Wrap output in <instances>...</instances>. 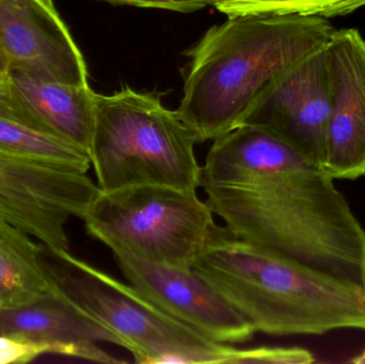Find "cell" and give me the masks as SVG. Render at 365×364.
Returning a JSON list of instances; mask_svg holds the SVG:
<instances>
[{"instance_id": "10", "label": "cell", "mask_w": 365, "mask_h": 364, "mask_svg": "<svg viewBox=\"0 0 365 364\" xmlns=\"http://www.w3.org/2000/svg\"><path fill=\"white\" fill-rule=\"evenodd\" d=\"M329 120L323 170L334 180L365 177V40L336 30L327 45Z\"/></svg>"}, {"instance_id": "18", "label": "cell", "mask_w": 365, "mask_h": 364, "mask_svg": "<svg viewBox=\"0 0 365 364\" xmlns=\"http://www.w3.org/2000/svg\"><path fill=\"white\" fill-rule=\"evenodd\" d=\"M115 6H134L189 13L210 6L214 0H98Z\"/></svg>"}, {"instance_id": "8", "label": "cell", "mask_w": 365, "mask_h": 364, "mask_svg": "<svg viewBox=\"0 0 365 364\" xmlns=\"http://www.w3.org/2000/svg\"><path fill=\"white\" fill-rule=\"evenodd\" d=\"M326 48L315 51L283 75L240 124L269 132L319 169L325 162L330 109Z\"/></svg>"}, {"instance_id": "11", "label": "cell", "mask_w": 365, "mask_h": 364, "mask_svg": "<svg viewBox=\"0 0 365 364\" xmlns=\"http://www.w3.org/2000/svg\"><path fill=\"white\" fill-rule=\"evenodd\" d=\"M0 46L10 61L32 76L88 85L85 59L56 9L40 0H0Z\"/></svg>"}, {"instance_id": "13", "label": "cell", "mask_w": 365, "mask_h": 364, "mask_svg": "<svg viewBox=\"0 0 365 364\" xmlns=\"http://www.w3.org/2000/svg\"><path fill=\"white\" fill-rule=\"evenodd\" d=\"M2 83L17 121L89 154L96 95L89 85L46 80L19 68H9Z\"/></svg>"}, {"instance_id": "14", "label": "cell", "mask_w": 365, "mask_h": 364, "mask_svg": "<svg viewBox=\"0 0 365 364\" xmlns=\"http://www.w3.org/2000/svg\"><path fill=\"white\" fill-rule=\"evenodd\" d=\"M40 245L0 219V309L34 303L51 292L40 262Z\"/></svg>"}, {"instance_id": "19", "label": "cell", "mask_w": 365, "mask_h": 364, "mask_svg": "<svg viewBox=\"0 0 365 364\" xmlns=\"http://www.w3.org/2000/svg\"><path fill=\"white\" fill-rule=\"evenodd\" d=\"M0 117L8 118V119L15 120L14 113H13L12 109H11L10 104H9V100H6V94H4V91L0 93Z\"/></svg>"}, {"instance_id": "20", "label": "cell", "mask_w": 365, "mask_h": 364, "mask_svg": "<svg viewBox=\"0 0 365 364\" xmlns=\"http://www.w3.org/2000/svg\"><path fill=\"white\" fill-rule=\"evenodd\" d=\"M9 68H10V61H9V58L6 57L4 49L0 46V79L1 80L8 73Z\"/></svg>"}, {"instance_id": "21", "label": "cell", "mask_w": 365, "mask_h": 364, "mask_svg": "<svg viewBox=\"0 0 365 364\" xmlns=\"http://www.w3.org/2000/svg\"><path fill=\"white\" fill-rule=\"evenodd\" d=\"M351 361L356 364H365V348L359 355H357L355 358L351 359Z\"/></svg>"}, {"instance_id": "5", "label": "cell", "mask_w": 365, "mask_h": 364, "mask_svg": "<svg viewBox=\"0 0 365 364\" xmlns=\"http://www.w3.org/2000/svg\"><path fill=\"white\" fill-rule=\"evenodd\" d=\"M195 139L160 96L96 93L89 156L101 192L138 185L200 188Z\"/></svg>"}, {"instance_id": "15", "label": "cell", "mask_w": 365, "mask_h": 364, "mask_svg": "<svg viewBox=\"0 0 365 364\" xmlns=\"http://www.w3.org/2000/svg\"><path fill=\"white\" fill-rule=\"evenodd\" d=\"M0 152L83 173L91 167L88 152L74 143L4 117H0Z\"/></svg>"}, {"instance_id": "3", "label": "cell", "mask_w": 365, "mask_h": 364, "mask_svg": "<svg viewBox=\"0 0 365 364\" xmlns=\"http://www.w3.org/2000/svg\"><path fill=\"white\" fill-rule=\"evenodd\" d=\"M255 333L365 331V286L246 243L219 227L192 267Z\"/></svg>"}, {"instance_id": "1", "label": "cell", "mask_w": 365, "mask_h": 364, "mask_svg": "<svg viewBox=\"0 0 365 364\" xmlns=\"http://www.w3.org/2000/svg\"><path fill=\"white\" fill-rule=\"evenodd\" d=\"M200 188L234 236L365 286V230L334 177L262 128L212 141Z\"/></svg>"}, {"instance_id": "4", "label": "cell", "mask_w": 365, "mask_h": 364, "mask_svg": "<svg viewBox=\"0 0 365 364\" xmlns=\"http://www.w3.org/2000/svg\"><path fill=\"white\" fill-rule=\"evenodd\" d=\"M51 291L113 331L137 363L302 364L304 348H238L212 341L156 307L130 284L41 244Z\"/></svg>"}, {"instance_id": "7", "label": "cell", "mask_w": 365, "mask_h": 364, "mask_svg": "<svg viewBox=\"0 0 365 364\" xmlns=\"http://www.w3.org/2000/svg\"><path fill=\"white\" fill-rule=\"evenodd\" d=\"M98 192L87 173L0 152V219L53 249L68 250L66 224Z\"/></svg>"}, {"instance_id": "6", "label": "cell", "mask_w": 365, "mask_h": 364, "mask_svg": "<svg viewBox=\"0 0 365 364\" xmlns=\"http://www.w3.org/2000/svg\"><path fill=\"white\" fill-rule=\"evenodd\" d=\"M83 220L113 252L182 269H192L220 227L197 190L163 185L100 190Z\"/></svg>"}, {"instance_id": "16", "label": "cell", "mask_w": 365, "mask_h": 364, "mask_svg": "<svg viewBox=\"0 0 365 364\" xmlns=\"http://www.w3.org/2000/svg\"><path fill=\"white\" fill-rule=\"evenodd\" d=\"M212 6L229 17L248 15L345 16L365 6V0H214Z\"/></svg>"}, {"instance_id": "23", "label": "cell", "mask_w": 365, "mask_h": 364, "mask_svg": "<svg viewBox=\"0 0 365 364\" xmlns=\"http://www.w3.org/2000/svg\"><path fill=\"white\" fill-rule=\"evenodd\" d=\"M4 91V83H2L1 79H0V93Z\"/></svg>"}, {"instance_id": "22", "label": "cell", "mask_w": 365, "mask_h": 364, "mask_svg": "<svg viewBox=\"0 0 365 364\" xmlns=\"http://www.w3.org/2000/svg\"><path fill=\"white\" fill-rule=\"evenodd\" d=\"M44 6H46L49 9H55L53 6V0H40Z\"/></svg>"}, {"instance_id": "2", "label": "cell", "mask_w": 365, "mask_h": 364, "mask_svg": "<svg viewBox=\"0 0 365 364\" xmlns=\"http://www.w3.org/2000/svg\"><path fill=\"white\" fill-rule=\"evenodd\" d=\"M325 17L248 15L212 26L185 55L190 66L177 113L195 142L238 128L253 105L289 70L327 46Z\"/></svg>"}, {"instance_id": "12", "label": "cell", "mask_w": 365, "mask_h": 364, "mask_svg": "<svg viewBox=\"0 0 365 364\" xmlns=\"http://www.w3.org/2000/svg\"><path fill=\"white\" fill-rule=\"evenodd\" d=\"M0 336L48 345L62 356L101 363H125L100 348L108 343L124 348L121 340L53 291L34 303L0 309Z\"/></svg>"}, {"instance_id": "17", "label": "cell", "mask_w": 365, "mask_h": 364, "mask_svg": "<svg viewBox=\"0 0 365 364\" xmlns=\"http://www.w3.org/2000/svg\"><path fill=\"white\" fill-rule=\"evenodd\" d=\"M44 354H53V348L0 336V364L30 363Z\"/></svg>"}, {"instance_id": "9", "label": "cell", "mask_w": 365, "mask_h": 364, "mask_svg": "<svg viewBox=\"0 0 365 364\" xmlns=\"http://www.w3.org/2000/svg\"><path fill=\"white\" fill-rule=\"evenodd\" d=\"M133 288L156 307L212 341L244 344L255 331L193 269L155 264L124 252H113Z\"/></svg>"}]
</instances>
